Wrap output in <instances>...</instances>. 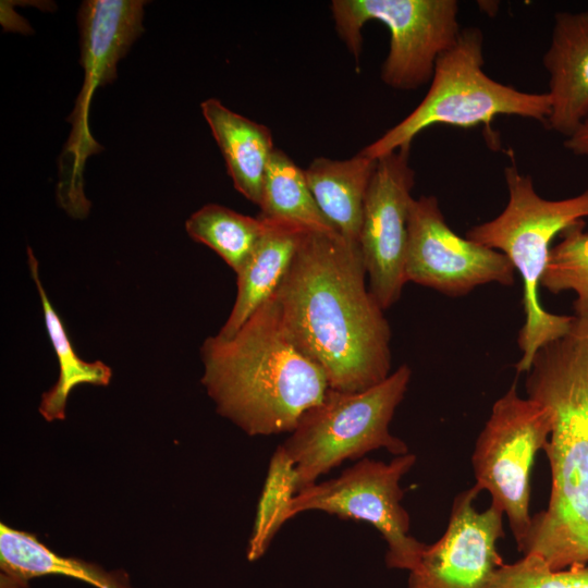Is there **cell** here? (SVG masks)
I'll list each match as a JSON object with an SVG mask.
<instances>
[{
	"label": "cell",
	"instance_id": "52a82bcc",
	"mask_svg": "<svg viewBox=\"0 0 588 588\" xmlns=\"http://www.w3.org/2000/svg\"><path fill=\"white\" fill-rule=\"evenodd\" d=\"M142 0H87L78 11L81 64L84 81L68 121L72 132L59 161L58 205L72 218L84 219L90 201L84 193L86 159L102 147L88 127L91 97L97 87L117 78L119 61L144 32Z\"/></svg>",
	"mask_w": 588,
	"mask_h": 588
},
{
	"label": "cell",
	"instance_id": "8992f818",
	"mask_svg": "<svg viewBox=\"0 0 588 588\" xmlns=\"http://www.w3.org/2000/svg\"><path fill=\"white\" fill-rule=\"evenodd\" d=\"M411 376L404 364L367 390L329 389L320 403L304 413L280 445L295 464L297 492L346 460L355 461L379 449L395 456L408 453L407 444L389 427Z\"/></svg>",
	"mask_w": 588,
	"mask_h": 588
},
{
	"label": "cell",
	"instance_id": "30bf717a",
	"mask_svg": "<svg viewBox=\"0 0 588 588\" xmlns=\"http://www.w3.org/2000/svg\"><path fill=\"white\" fill-rule=\"evenodd\" d=\"M416 463L413 453L391 462L363 458L333 479L299 490L291 504L289 519L307 511H320L342 519L372 525L387 542L389 568L413 569L426 544L409 535L411 519L403 507L402 477Z\"/></svg>",
	"mask_w": 588,
	"mask_h": 588
},
{
	"label": "cell",
	"instance_id": "5bb4252c",
	"mask_svg": "<svg viewBox=\"0 0 588 588\" xmlns=\"http://www.w3.org/2000/svg\"><path fill=\"white\" fill-rule=\"evenodd\" d=\"M549 74L546 126L571 136L588 118V11L556 12L542 58Z\"/></svg>",
	"mask_w": 588,
	"mask_h": 588
},
{
	"label": "cell",
	"instance_id": "44dd1931",
	"mask_svg": "<svg viewBox=\"0 0 588 588\" xmlns=\"http://www.w3.org/2000/svg\"><path fill=\"white\" fill-rule=\"evenodd\" d=\"M185 229L191 238L211 248L237 273L262 235L265 222L258 216L207 204L189 216Z\"/></svg>",
	"mask_w": 588,
	"mask_h": 588
},
{
	"label": "cell",
	"instance_id": "3957f363",
	"mask_svg": "<svg viewBox=\"0 0 588 588\" xmlns=\"http://www.w3.org/2000/svg\"><path fill=\"white\" fill-rule=\"evenodd\" d=\"M201 383L217 412L249 436L290 433L326 396L322 369L293 342L272 295L231 338L200 346Z\"/></svg>",
	"mask_w": 588,
	"mask_h": 588
},
{
	"label": "cell",
	"instance_id": "cb8c5ba5",
	"mask_svg": "<svg viewBox=\"0 0 588 588\" xmlns=\"http://www.w3.org/2000/svg\"><path fill=\"white\" fill-rule=\"evenodd\" d=\"M492 588H588V564L554 569L540 556L525 554L499 568Z\"/></svg>",
	"mask_w": 588,
	"mask_h": 588
},
{
	"label": "cell",
	"instance_id": "7a4b0ae2",
	"mask_svg": "<svg viewBox=\"0 0 588 588\" xmlns=\"http://www.w3.org/2000/svg\"><path fill=\"white\" fill-rule=\"evenodd\" d=\"M526 392L550 413L544 449L551 468L546 510L531 517L520 552L551 568L588 564V318L540 347L527 370Z\"/></svg>",
	"mask_w": 588,
	"mask_h": 588
},
{
	"label": "cell",
	"instance_id": "d4e9b609",
	"mask_svg": "<svg viewBox=\"0 0 588 588\" xmlns=\"http://www.w3.org/2000/svg\"><path fill=\"white\" fill-rule=\"evenodd\" d=\"M564 147L575 156L588 157V118L565 138Z\"/></svg>",
	"mask_w": 588,
	"mask_h": 588
},
{
	"label": "cell",
	"instance_id": "7c38bea8",
	"mask_svg": "<svg viewBox=\"0 0 588 588\" xmlns=\"http://www.w3.org/2000/svg\"><path fill=\"white\" fill-rule=\"evenodd\" d=\"M411 148L377 159L365 199L359 250L369 291L383 310L396 303L405 279L408 217L415 171Z\"/></svg>",
	"mask_w": 588,
	"mask_h": 588
},
{
	"label": "cell",
	"instance_id": "7402d4cb",
	"mask_svg": "<svg viewBox=\"0 0 588 588\" xmlns=\"http://www.w3.org/2000/svg\"><path fill=\"white\" fill-rule=\"evenodd\" d=\"M297 493V473L292 458L279 445L272 454L258 500L247 559L256 561L268 550L272 539L287 522Z\"/></svg>",
	"mask_w": 588,
	"mask_h": 588
},
{
	"label": "cell",
	"instance_id": "9a60e30c",
	"mask_svg": "<svg viewBox=\"0 0 588 588\" xmlns=\"http://www.w3.org/2000/svg\"><path fill=\"white\" fill-rule=\"evenodd\" d=\"M200 109L235 189L259 207L266 170L275 149L270 130L230 110L216 98L203 101Z\"/></svg>",
	"mask_w": 588,
	"mask_h": 588
},
{
	"label": "cell",
	"instance_id": "6da1fadb",
	"mask_svg": "<svg viewBox=\"0 0 588 588\" xmlns=\"http://www.w3.org/2000/svg\"><path fill=\"white\" fill-rule=\"evenodd\" d=\"M366 277L358 245L307 231L272 294L289 335L331 390L364 391L391 373V329Z\"/></svg>",
	"mask_w": 588,
	"mask_h": 588
},
{
	"label": "cell",
	"instance_id": "4fadbf2b",
	"mask_svg": "<svg viewBox=\"0 0 588 588\" xmlns=\"http://www.w3.org/2000/svg\"><path fill=\"white\" fill-rule=\"evenodd\" d=\"M479 492L474 485L454 498L445 531L426 544L408 572L406 588H492L504 564L498 551V541L505 536L504 513L493 504L477 511Z\"/></svg>",
	"mask_w": 588,
	"mask_h": 588
},
{
	"label": "cell",
	"instance_id": "8fae6325",
	"mask_svg": "<svg viewBox=\"0 0 588 588\" xmlns=\"http://www.w3.org/2000/svg\"><path fill=\"white\" fill-rule=\"evenodd\" d=\"M406 282L462 296L476 286L512 285L515 269L499 250L457 235L446 223L436 196L414 198L408 217Z\"/></svg>",
	"mask_w": 588,
	"mask_h": 588
},
{
	"label": "cell",
	"instance_id": "5b68a950",
	"mask_svg": "<svg viewBox=\"0 0 588 588\" xmlns=\"http://www.w3.org/2000/svg\"><path fill=\"white\" fill-rule=\"evenodd\" d=\"M483 35L467 27L437 61L429 89L419 105L359 152L371 159L403 148L434 125L470 128L482 125L491 133L492 121L515 115L546 124L550 97L500 83L483 71Z\"/></svg>",
	"mask_w": 588,
	"mask_h": 588
},
{
	"label": "cell",
	"instance_id": "ffe728a7",
	"mask_svg": "<svg viewBox=\"0 0 588 588\" xmlns=\"http://www.w3.org/2000/svg\"><path fill=\"white\" fill-rule=\"evenodd\" d=\"M259 208L258 217L265 220L339 234L317 206L304 169L279 148L273 150L266 170Z\"/></svg>",
	"mask_w": 588,
	"mask_h": 588
},
{
	"label": "cell",
	"instance_id": "e0dca14e",
	"mask_svg": "<svg viewBox=\"0 0 588 588\" xmlns=\"http://www.w3.org/2000/svg\"><path fill=\"white\" fill-rule=\"evenodd\" d=\"M377 160L358 152L344 160L318 157L304 169L322 215L351 244L358 245L363 211Z\"/></svg>",
	"mask_w": 588,
	"mask_h": 588
},
{
	"label": "cell",
	"instance_id": "603a6c76",
	"mask_svg": "<svg viewBox=\"0 0 588 588\" xmlns=\"http://www.w3.org/2000/svg\"><path fill=\"white\" fill-rule=\"evenodd\" d=\"M580 220L560 234L551 247L541 286L553 294L574 291L575 316L588 318V232Z\"/></svg>",
	"mask_w": 588,
	"mask_h": 588
},
{
	"label": "cell",
	"instance_id": "277c9868",
	"mask_svg": "<svg viewBox=\"0 0 588 588\" xmlns=\"http://www.w3.org/2000/svg\"><path fill=\"white\" fill-rule=\"evenodd\" d=\"M504 168L509 201L492 220L470 228L465 237L504 254L523 280L525 321L518 334L522 357L516 372H527L536 352L566 334L574 316L547 311L539 287L548 265L551 243L565 229L588 217V188L577 196L549 200L535 189L530 175L522 173L511 154Z\"/></svg>",
	"mask_w": 588,
	"mask_h": 588
},
{
	"label": "cell",
	"instance_id": "2e32d148",
	"mask_svg": "<svg viewBox=\"0 0 588 588\" xmlns=\"http://www.w3.org/2000/svg\"><path fill=\"white\" fill-rule=\"evenodd\" d=\"M261 220L265 222V231L236 273L235 302L218 332L222 338L235 334L250 315L275 292L308 231L290 223Z\"/></svg>",
	"mask_w": 588,
	"mask_h": 588
},
{
	"label": "cell",
	"instance_id": "ba28073f",
	"mask_svg": "<svg viewBox=\"0 0 588 588\" xmlns=\"http://www.w3.org/2000/svg\"><path fill=\"white\" fill-rule=\"evenodd\" d=\"M331 11L336 34L356 60L364 25L378 21L387 26L389 51L380 77L400 90L430 83L437 61L462 30L455 0H334Z\"/></svg>",
	"mask_w": 588,
	"mask_h": 588
},
{
	"label": "cell",
	"instance_id": "d6986e66",
	"mask_svg": "<svg viewBox=\"0 0 588 588\" xmlns=\"http://www.w3.org/2000/svg\"><path fill=\"white\" fill-rule=\"evenodd\" d=\"M27 262L32 279L40 298L44 322L59 364V377L56 384L45 392L39 404V413L48 420L65 418L69 394L78 384L108 385L111 368L100 360L85 362L73 348L64 324L52 306L39 277L38 260L30 247H27Z\"/></svg>",
	"mask_w": 588,
	"mask_h": 588
},
{
	"label": "cell",
	"instance_id": "ac0fdd59",
	"mask_svg": "<svg viewBox=\"0 0 588 588\" xmlns=\"http://www.w3.org/2000/svg\"><path fill=\"white\" fill-rule=\"evenodd\" d=\"M0 588H28L36 577L61 575L96 588H132L124 572H107L86 561L60 556L28 532L0 525Z\"/></svg>",
	"mask_w": 588,
	"mask_h": 588
},
{
	"label": "cell",
	"instance_id": "9c48e42d",
	"mask_svg": "<svg viewBox=\"0 0 588 588\" xmlns=\"http://www.w3.org/2000/svg\"><path fill=\"white\" fill-rule=\"evenodd\" d=\"M552 430L549 411L518 395L516 382L498 399L480 431L471 465L475 486L491 495L506 515L518 551L530 528V477L535 456L544 451Z\"/></svg>",
	"mask_w": 588,
	"mask_h": 588
}]
</instances>
